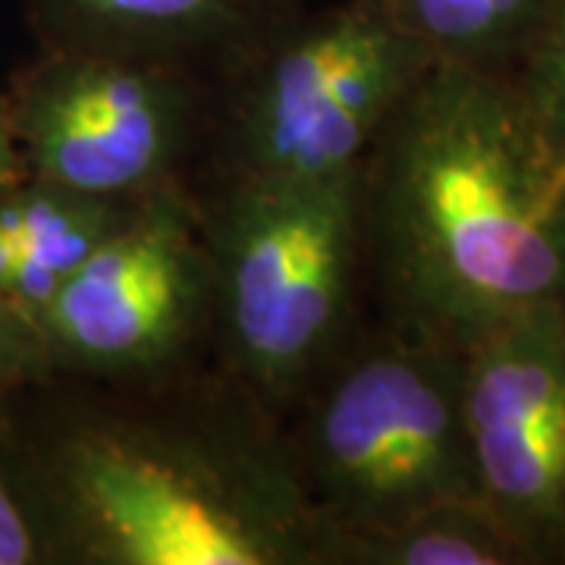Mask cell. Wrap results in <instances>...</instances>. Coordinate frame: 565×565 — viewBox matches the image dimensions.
I'll return each instance as SVG.
<instances>
[{
    "label": "cell",
    "mask_w": 565,
    "mask_h": 565,
    "mask_svg": "<svg viewBox=\"0 0 565 565\" xmlns=\"http://www.w3.org/2000/svg\"><path fill=\"white\" fill-rule=\"evenodd\" d=\"M57 384L13 415L61 565H321L286 418L223 367Z\"/></svg>",
    "instance_id": "obj_1"
},
{
    "label": "cell",
    "mask_w": 565,
    "mask_h": 565,
    "mask_svg": "<svg viewBox=\"0 0 565 565\" xmlns=\"http://www.w3.org/2000/svg\"><path fill=\"white\" fill-rule=\"evenodd\" d=\"M381 321L465 349L565 292V189L509 76L434 63L362 163Z\"/></svg>",
    "instance_id": "obj_2"
},
{
    "label": "cell",
    "mask_w": 565,
    "mask_h": 565,
    "mask_svg": "<svg viewBox=\"0 0 565 565\" xmlns=\"http://www.w3.org/2000/svg\"><path fill=\"white\" fill-rule=\"evenodd\" d=\"M221 367L282 418L355 337L362 170L318 182H211L195 192Z\"/></svg>",
    "instance_id": "obj_3"
},
{
    "label": "cell",
    "mask_w": 565,
    "mask_h": 565,
    "mask_svg": "<svg viewBox=\"0 0 565 565\" xmlns=\"http://www.w3.org/2000/svg\"><path fill=\"white\" fill-rule=\"evenodd\" d=\"M289 412L292 459L323 537L393 525L446 500H481L456 345L386 321L355 330Z\"/></svg>",
    "instance_id": "obj_4"
},
{
    "label": "cell",
    "mask_w": 565,
    "mask_h": 565,
    "mask_svg": "<svg viewBox=\"0 0 565 565\" xmlns=\"http://www.w3.org/2000/svg\"><path fill=\"white\" fill-rule=\"evenodd\" d=\"M434 66L377 0L299 10L226 63L211 92V182H318L362 170Z\"/></svg>",
    "instance_id": "obj_5"
},
{
    "label": "cell",
    "mask_w": 565,
    "mask_h": 565,
    "mask_svg": "<svg viewBox=\"0 0 565 565\" xmlns=\"http://www.w3.org/2000/svg\"><path fill=\"white\" fill-rule=\"evenodd\" d=\"M22 177L139 202L192 185L211 120L202 70L41 47L3 92Z\"/></svg>",
    "instance_id": "obj_6"
},
{
    "label": "cell",
    "mask_w": 565,
    "mask_h": 565,
    "mask_svg": "<svg viewBox=\"0 0 565 565\" xmlns=\"http://www.w3.org/2000/svg\"><path fill=\"white\" fill-rule=\"evenodd\" d=\"M51 381L139 384L192 367L211 340V264L192 185L132 217L35 318Z\"/></svg>",
    "instance_id": "obj_7"
},
{
    "label": "cell",
    "mask_w": 565,
    "mask_h": 565,
    "mask_svg": "<svg viewBox=\"0 0 565 565\" xmlns=\"http://www.w3.org/2000/svg\"><path fill=\"white\" fill-rule=\"evenodd\" d=\"M462 352L478 497L527 565H565L563 308H531Z\"/></svg>",
    "instance_id": "obj_8"
},
{
    "label": "cell",
    "mask_w": 565,
    "mask_h": 565,
    "mask_svg": "<svg viewBox=\"0 0 565 565\" xmlns=\"http://www.w3.org/2000/svg\"><path fill=\"white\" fill-rule=\"evenodd\" d=\"M305 0H25L41 47L226 66Z\"/></svg>",
    "instance_id": "obj_9"
},
{
    "label": "cell",
    "mask_w": 565,
    "mask_h": 565,
    "mask_svg": "<svg viewBox=\"0 0 565 565\" xmlns=\"http://www.w3.org/2000/svg\"><path fill=\"white\" fill-rule=\"evenodd\" d=\"M139 202L98 199L32 177L3 189L0 223L17 239L20 258L0 302L13 305L35 323L63 282L132 217Z\"/></svg>",
    "instance_id": "obj_10"
},
{
    "label": "cell",
    "mask_w": 565,
    "mask_h": 565,
    "mask_svg": "<svg viewBox=\"0 0 565 565\" xmlns=\"http://www.w3.org/2000/svg\"><path fill=\"white\" fill-rule=\"evenodd\" d=\"M321 565H527V559L481 500H446L393 525L327 534Z\"/></svg>",
    "instance_id": "obj_11"
},
{
    "label": "cell",
    "mask_w": 565,
    "mask_h": 565,
    "mask_svg": "<svg viewBox=\"0 0 565 565\" xmlns=\"http://www.w3.org/2000/svg\"><path fill=\"white\" fill-rule=\"evenodd\" d=\"M434 63L512 76L556 0H377Z\"/></svg>",
    "instance_id": "obj_12"
},
{
    "label": "cell",
    "mask_w": 565,
    "mask_h": 565,
    "mask_svg": "<svg viewBox=\"0 0 565 565\" xmlns=\"http://www.w3.org/2000/svg\"><path fill=\"white\" fill-rule=\"evenodd\" d=\"M13 405L0 412V565H61L25 465Z\"/></svg>",
    "instance_id": "obj_13"
},
{
    "label": "cell",
    "mask_w": 565,
    "mask_h": 565,
    "mask_svg": "<svg viewBox=\"0 0 565 565\" xmlns=\"http://www.w3.org/2000/svg\"><path fill=\"white\" fill-rule=\"evenodd\" d=\"M546 161L565 189V0H556L522 66L509 76Z\"/></svg>",
    "instance_id": "obj_14"
},
{
    "label": "cell",
    "mask_w": 565,
    "mask_h": 565,
    "mask_svg": "<svg viewBox=\"0 0 565 565\" xmlns=\"http://www.w3.org/2000/svg\"><path fill=\"white\" fill-rule=\"evenodd\" d=\"M51 381L39 327L13 305L0 302V412Z\"/></svg>",
    "instance_id": "obj_15"
},
{
    "label": "cell",
    "mask_w": 565,
    "mask_h": 565,
    "mask_svg": "<svg viewBox=\"0 0 565 565\" xmlns=\"http://www.w3.org/2000/svg\"><path fill=\"white\" fill-rule=\"evenodd\" d=\"M17 180H22V163L20 154H17L13 132H10L7 102H3V95H0V192L10 189Z\"/></svg>",
    "instance_id": "obj_16"
},
{
    "label": "cell",
    "mask_w": 565,
    "mask_h": 565,
    "mask_svg": "<svg viewBox=\"0 0 565 565\" xmlns=\"http://www.w3.org/2000/svg\"><path fill=\"white\" fill-rule=\"evenodd\" d=\"M17 258H20V248H17V239L10 236V230L0 223V296H3V286L10 280L13 267H17Z\"/></svg>",
    "instance_id": "obj_17"
},
{
    "label": "cell",
    "mask_w": 565,
    "mask_h": 565,
    "mask_svg": "<svg viewBox=\"0 0 565 565\" xmlns=\"http://www.w3.org/2000/svg\"><path fill=\"white\" fill-rule=\"evenodd\" d=\"M559 308H563V318H565V292H563V299H559Z\"/></svg>",
    "instance_id": "obj_18"
}]
</instances>
